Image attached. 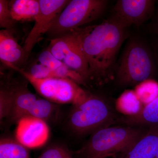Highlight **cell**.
Returning <instances> with one entry per match:
<instances>
[{"instance_id": "obj_22", "label": "cell", "mask_w": 158, "mask_h": 158, "mask_svg": "<svg viewBox=\"0 0 158 158\" xmlns=\"http://www.w3.org/2000/svg\"><path fill=\"white\" fill-rule=\"evenodd\" d=\"M38 59L40 64L52 70L59 68L63 63V62L54 56L48 48L39 54Z\"/></svg>"}, {"instance_id": "obj_14", "label": "cell", "mask_w": 158, "mask_h": 158, "mask_svg": "<svg viewBox=\"0 0 158 158\" xmlns=\"http://www.w3.org/2000/svg\"><path fill=\"white\" fill-rule=\"evenodd\" d=\"M9 5L12 17L16 22L34 21L39 13V0H14Z\"/></svg>"}, {"instance_id": "obj_18", "label": "cell", "mask_w": 158, "mask_h": 158, "mask_svg": "<svg viewBox=\"0 0 158 158\" xmlns=\"http://www.w3.org/2000/svg\"><path fill=\"white\" fill-rule=\"evenodd\" d=\"M57 111L58 106L56 103L46 99L38 98L27 116L40 118L47 122L56 114Z\"/></svg>"}, {"instance_id": "obj_9", "label": "cell", "mask_w": 158, "mask_h": 158, "mask_svg": "<svg viewBox=\"0 0 158 158\" xmlns=\"http://www.w3.org/2000/svg\"><path fill=\"white\" fill-rule=\"evenodd\" d=\"M154 5L152 0H119L112 17L126 28L133 25L140 26L150 17Z\"/></svg>"}, {"instance_id": "obj_4", "label": "cell", "mask_w": 158, "mask_h": 158, "mask_svg": "<svg viewBox=\"0 0 158 158\" xmlns=\"http://www.w3.org/2000/svg\"><path fill=\"white\" fill-rule=\"evenodd\" d=\"M155 69L152 56L146 45L138 40L132 39L123 51L115 79L123 87L138 85L151 79Z\"/></svg>"}, {"instance_id": "obj_16", "label": "cell", "mask_w": 158, "mask_h": 158, "mask_svg": "<svg viewBox=\"0 0 158 158\" xmlns=\"http://www.w3.org/2000/svg\"><path fill=\"white\" fill-rule=\"evenodd\" d=\"M77 30L61 37L50 40L48 48L54 56L60 61H63L77 41Z\"/></svg>"}, {"instance_id": "obj_12", "label": "cell", "mask_w": 158, "mask_h": 158, "mask_svg": "<svg viewBox=\"0 0 158 158\" xmlns=\"http://www.w3.org/2000/svg\"><path fill=\"white\" fill-rule=\"evenodd\" d=\"M116 124L144 128L158 127V94L137 113L119 116Z\"/></svg>"}, {"instance_id": "obj_19", "label": "cell", "mask_w": 158, "mask_h": 158, "mask_svg": "<svg viewBox=\"0 0 158 158\" xmlns=\"http://www.w3.org/2000/svg\"><path fill=\"white\" fill-rule=\"evenodd\" d=\"M13 104V96L9 84L0 90V120L2 122L9 118Z\"/></svg>"}, {"instance_id": "obj_17", "label": "cell", "mask_w": 158, "mask_h": 158, "mask_svg": "<svg viewBox=\"0 0 158 158\" xmlns=\"http://www.w3.org/2000/svg\"><path fill=\"white\" fill-rule=\"evenodd\" d=\"M0 158H31L28 148L15 139L3 138L0 140Z\"/></svg>"}, {"instance_id": "obj_8", "label": "cell", "mask_w": 158, "mask_h": 158, "mask_svg": "<svg viewBox=\"0 0 158 158\" xmlns=\"http://www.w3.org/2000/svg\"><path fill=\"white\" fill-rule=\"evenodd\" d=\"M16 123L15 139L28 149L42 147L48 141L50 129L47 122L27 116Z\"/></svg>"}, {"instance_id": "obj_3", "label": "cell", "mask_w": 158, "mask_h": 158, "mask_svg": "<svg viewBox=\"0 0 158 158\" xmlns=\"http://www.w3.org/2000/svg\"><path fill=\"white\" fill-rule=\"evenodd\" d=\"M73 106L68 126L73 132L80 135L116 124L119 117L106 98L90 94L85 101Z\"/></svg>"}, {"instance_id": "obj_2", "label": "cell", "mask_w": 158, "mask_h": 158, "mask_svg": "<svg viewBox=\"0 0 158 158\" xmlns=\"http://www.w3.org/2000/svg\"><path fill=\"white\" fill-rule=\"evenodd\" d=\"M148 128L121 125L98 129L73 154L77 158H114L128 151Z\"/></svg>"}, {"instance_id": "obj_23", "label": "cell", "mask_w": 158, "mask_h": 158, "mask_svg": "<svg viewBox=\"0 0 158 158\" xmlns=\"http://www.w3.org/2000/svg\"><path fill=\"white\" fill-rule=\"evenodd\" d=\"M27 72L31 76L37 79H44L54 77L53 70L44 65L39 64H34Z\"/></svg>"}, {"instance_id": "obj_20", "label": "cell", "mask_w": 158, "mask_h": 158, "mask_svg": "<svg viewBox=\"0 0 158 158\" xmlns=\"http://www.w3.org/2000/svg\"><path fill=\"white\" fill-rule=\"evenodd\" d=\"M37 158H74L72 152L61 144H54L47 148Z\"/></svg>"}, {"instance_id": "obj_15", "label": "cell", "mask_w": 158, "mask_h": 158, "mask_svg": "<svg viewBox=\"0 0 158 158\" xmlns=\"http://www.w3.org/2000/svg\"><path fill=\"white\" fill-rule=\"evenodd\" d=\"M62 62L69 68L79 73L87 84L89 82L88 64L81 48L78 38L76 44L69 51Z\"/></svg>"}, {"instance_id": "obj_21", "label": "cell", "mask_w": 158, "mask_h": 158, "mask_svg": "<svg viewBox=\"0 0 158 158\" xmlns=\"http://www.w3.org/2000/svg\"><path fill=\"white\" fill-rule=\"evenodd\" d=\"M16 22L11 15L9 1L0 0V27L12 31Z\"/></svg>"}, {"instance_id": "obj_6", "label": "cell", "mask_w": 158, "mask_h": 158, "mask_svg": "<svg viewBox=\"0 0 158 158\" xmlns=\"http://www.w3.org/2000/svg\"><path fill=\"white\" fill-rule=\"evenodd\" d=\"M16 70L24 77L40 95L57 104L74 106L85 101L90 94L70 79L56 77L37 79L23 69L18 68Z\"/></svg>"}, {"instance_id": "obj_1", "label": "cell", "mask_w": 158, "mask_h": 158, "mask_svg": "<svg viewBox=\"0 0 158 158\" xmlns=\"http://www.w3.org/2000/svg\"><path fill=\"white\" fill-rule=\"evenodd\" d=\"M126 28L113 17L77 29L89 67V82L102 86L115 79L116 57L126 37Z\"/></svg>"}, {"instance_id": "obj_7", "label": "cell", "mask_w": 158, "mask_h": 158, "mask_svg": "<svg viewBox=\"0 0 158 158\" xmlns=\"http://www.w3.org/2000/svg\"><path fill=\"white\" fill-rule=\"evenodd\" d=\"M68 0H39L40 11L34 27L24 43L23 48L27 59L40 39L46 34L52 23L69 3Z\"/></svg>"}, {"instance_id": "obj_5", "label": "cell", "mask_w": 158, "mask_h": 158, "mask_svg": "<svg viewBox=\"0 0 158 158\" xmlns=\"http://www.w3.org/2000/svg\"><path fill=\"white\" fill-rule=\"evenodd\" d=\"M105 0H72L46 32L50 39L61 37L97 19L108 4Z\"/></svg>"}, {"instance_id": "obj_10", "label": "cell", "mask_w": 158, "mask_h": 158, "mask_svg": "<svg viewBox=\"0 0 158 158\" xmlns=\"http://www.w3.org/2000/svg\"><path fill=\"white\" fill-rule=\"evenodd\" d=\"M0 59L2 63L16 70L27 60L23 47L19 44L12 31L2 29L0 31Z\"/></svg>"}, {"instance_id": "obj_24", "label": "cell", "mask_w": 158, "mask_h": 158, "mask_svg": "<svg viewBox=\"0 0 158 158\" xmlns=\"http://www.w3.org/2000/svg\"><path fill=\"white\" fill-rule=\"evenodd\" d=\"M155 158H158V152L157 153L155 157Z\"/></svg>"}, {"instance_id": "obj_13", "label": "cell", "mask_w": 158, "mask_h": 158, "mask_svg": "<svg viewBox=\"0 0 158 158\" xmlns=\"http://www.w3.org/2000/svg\"><path fill=\"white\" fill-rule=\"evenodd\" d=\"M158 152V127H156L148 128L128 151L114 158H155Z\"/></svg>"}, {"instance_id": "obj_11", "label": "cell", "mask_w": 158, "mask_h": 158, "mask_svg": "<svg viewBox=\"0 0 158 158\" xmlns=\"http://www.w3.org/2000/svg\"><path fill=\"white\" fill-rule=\"evenodd\" d=\"M9 84L13 96V104L8 119L16 123L21 118L27 116L38 98L29 90L26 85L16 82Z\"/></svg>"}]
</instances>
